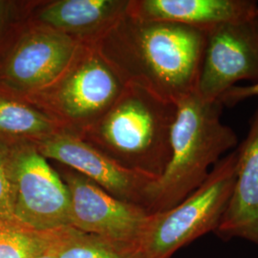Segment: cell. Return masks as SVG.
<instances>
[{
    "mask_svg": "<svg viewBox=\"0 0 258 258\" xmlns=\"http://www.w3.org/2000/svg\"><path fill=\"white\" fill-rule=\"evenodd\" d=\"M176 105L170 158L148 189L147 210L150 213L166 212L182 202L238 144L235 132L222 121L224 105L220 101H205L196 91Z\"/></svg>",
    "mask_w": 258,
    "mask_h": 258,
    "instance_id": "1",
    "label": "cell"
},
{
    "mask_svg": "<svg viewBox=\"0 0 258 258\" xmlns=\"http://www.w3.org/2000/svg\"><path fill=\"white\" fill-rule=\"evenodd\" d=\"M236 148L212 167L207 179L182 202L151 213L140 245L144 258H171L194 240L214 232L231 200L237 172Z\"/></svg>",
    "mask_w": 258,
    "mask_h": 258,
    "instance_id": "2",
    "label": "cell"
},
{
    "mask_svg": "<svg viewBox=\"0 0 258 258\" xmlns=\"http://www.w3.org/2000/svg\"><path fill=\"white\" fill-rule=\"evenodd\" d=\"M205 42L203 31L141 20L135 32V48L148 88L175 103L196 92Z\"/></svg>",
    "mask_w": 258,
    "mask_h": 258,
    "instance_id": "3",
    "label": "cell"
},
{
    "mask_svg": "<svg viewBox=\"0 0 258 258\" xmlns=\"http://www.w3.org/2000/svg\"><path fill=\"white\" fill-rule=\"evenodd\" d=\"M111 113L102 135L113 147L137 160L138 170L159 178L170 158V129L177 105L149 88Z\"/></svg>",
    "mask_w": 258,
    "mask_h": 258,
    "instance_id": "4",
    "label": "cell"
},
{
    "mask_svg": "<svg viewBox=\"0 0 258 258\" xmlns=\"http://www.w3.org/2000/svg\"><path fill=\"white\" fill-rule=\"evenodd\" d=\"M12 188L14 213L22 226L40 231L71 227L67 185L46 158L26 142H14Z\"/></svg>",
    "mask_w": 258,
    "mask_h": 258,
    "instance_id": "5",
    "label": "cell"
},
{
    "mask_svg": "<svg viewBox=\"0 0 258 258\" xmlns=\"http://www.w3.org/2000/svg\"><path fill=\"white\" fill-rule=\"evenodd\" d=\"M243 81L258 84V16L206 32L199 96L205 101H219Z\"/></svg>",
    "mask_w": 258,
    "mask_h": 258,
    "instance_id": "6",
    "label": "cell"
},
{
    "mask_svg": "<svg viewBox=\"0 0 258 258\" xmlns=\"http://www.w3.org/2000/svg\"><path fill=\"white\" fill-rule=\"evenodd\" d=\"M63 181L70 194L72 228L140 248L151 217L147 209L120 200L80 173L67 172Z\"/></svg>",
    "mask_w": 258,
    "mask_h": 258,
    "instance_id": "7",
    "label": "cell"
},
{
    "mask_svg": "<svg viewBox=\"0 0 258 258\" xmlns=\"http://www.w3.org/2000/svg\"><path fill=\"white\" fill-rule=\"evenodd\" d=\"M73 41L54 32L23 33L0 63V92L12 97L55 80L74 53Z\"/></svg>",
    "mask_w": 258,
    "mask_h": 258,
    "instance_id": "8",
    "label": "cell"
},
{
    "mask_svg": "<svg viewBox=\"0 0 258 258\" xmlns=\"http://www.w3.org/2000/svg\"><path fill=\"white\" fill-rule=\"evenodd\" d=\"M45 157L74 168L120 200L147 209L148 189L158 178L120 166L83 141L69 135L45 139L37 148Z\"/></svg>",
    "mask_w": 258,
    "mask_h": 258,
    "instance_id": "9",
    "label": "cell"
},
{
    "mask_svg": "<svg viewBox=\"0 0 258 258\" xmlns=\"http://www.w3.org/2000/svg\"><path fill=\"white\" fill-rule=\"evenodd\" d=\"M236 150L234 188L214 233L223 241L238 238L258 246V104L247 136Z\"/></svg>",
    "mask_w": 258,
    "mask_h": 258,
    "instance_id": "10",
    "label": "cell"
},
{
    "mask_svg": "<svg viewBox=\"0 0 258 258\" xmlns=\"http://www.w3.org/2000/svg\"><path fill=\"white\" fill-rule=\"evenodd\" d=\"M141 20L181 24L207 32L222 24L258 16L254 0H144L137 4Z\"/></svg>",
    "mask_w": 258,
    "mask_h": 258,
    "instance_id": "11",
    "label": "cell"
},
{
    "mask_svg": "<svg viewBox=\"0 0 258 258\" xmlns=\"http://www.w3.org/2000/svg\"><path fill=\"white\" fill-rule=\"evenodd\" d=\"M116 79L100 60L78 68L62 85L59 102L71 117H85L105 107L117 93Z\"/></svg>",
    "mask_w": 258,
    "mask_h": 258,
    "instance_id": "12",
    "label": "cell"
},
{
    "mask_svg": "<svg viewBox=\"0 0 258 258\" xmlns=\"http://www.w3.org/2000/svg\"><path fill=\"white\" fill-rule=\"evenodd\" d=\"M118 4L110 0H61L42 10L38 19L57 29L80 30L109 17Z\"/></svg>",
    "mask_w": 258,
    "mask_h": 258,
    "instance_id": "13",
    "label": "cell"
},
{
    "mask_svg": "<svg viewBox=\"0 0 258 258\" xmlns=\"http://www.w3.org/2000/svg\"><path fill=\"white\" fill-rule=\"evenodd\" d=\"M54 123L44 114L19 99L0 92V137L24 141L48 134Z\"/></svg>",
    "mask_w": 258,
    "mask_h": 258,
    "instance_id": "14",
    "label": "cell"
},
{
    "mask_svg": "<svg viewBox=\"0 0 258 258\" xmlns=\"http://www.w3.org/2000/svg\"><path fill=\"white\" fill-rule=\"evenodd\" d=\"M57 258H144L140 249L72 227L61 229L55 242Z\"/></svg>",
    "mask_w": 258,
    "mask_h": 258,
    "instance_id": "15",
    "label": "cell"
},
{
    "mask_svg": "<svg viewBox=\"0 0 258 258\" xmlns=\"http://www.w3.org/2000/svg\"><path fill=\"white\" fill-rule=\"evenodd\" d=\"M60 230L40 231L1 225L0 258L40 257L54 246Z\"/></svg>",
    "mask_w": 258,
    "mask_h": 258,
    "instance_id": "16",
    "label": "cell"
},
{
    "mask_svg": "<svg viewBox=\"0 0 258 258\" xmlns=\"http://www.w3.org/2000/svg\"><path fill=\"white\" fill-rule=\"evenodd\" d=\"M14 142L0 137V223L12 227H24L17 220L13 206L12 159Z\"/></svg>",
    "mask_w": 258,
    "mask_h": 258,
    "instance_id": "17",
    "label": "cell"
},
{
    "mask_svg": "<svg viewBox=\"0 0 258 258\" xmlns=\"http://www.w3.org/2000/svg\"><path fill=\"white\" fill-rule=\"evenodd\" d=\"M13 4L0 0V63L19 37L13 36Z\"/></svg>",
    "mask_w": 258,
    "mask_h": 258,
    "instance_id": "18",
    "label": "cell"
},
{
    "mask_svg": "<svg viewBox=\"0 0 258 258\" xmlns=\"http://www.w3.org/2000/svg\"><path fill=\"white\" fill-rule=\"evenodd\" d=\"M251 98L258 99V84H249L244 86L236 85L223 94L219 101L224 106H234Z\"/></svg>",
    "mask_w": 258,
    "mask_h": 258,
    "instance_id": "19",
    "label": "cell"
},
{
    "mask_svg": "<svg viewBox=\"0 0 258 258\" xmlns=\"http://www.w3.org/2000/svg\"><path fill=\"white\" fill-rule=\"evenodd\" d=\"M61 231V230H60ZM60 232V231H59ZM58 237V236H57ZM57 239V238H56ZM56 242V241H55ZM38 258H57V252H56V249H55V243L54 244V246L49 249L47 252H45L43 255H41L40 257Z\"/></svg>",
    "mask_w": 258,
    "mask_h": 258,
    "instance_id": "20",
    "label": "cell"
},
{
    "mask_svg": "<svg viewBox=\"0 0 258 258\" xmlns=\"http://www.w3.org/2000/svg\"><path fill=\"white\" fill-rule=\"evenodd\" d=\"M1 225H5V224H2V223H0V226H1Z\"/></svg>",
    "mask_w": 258,
    "mask_h": 258,
    "instance_id": "21",
    "label": "cell"
}]
</instances>
